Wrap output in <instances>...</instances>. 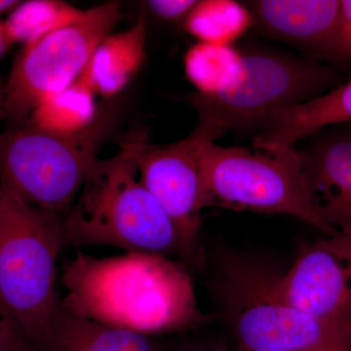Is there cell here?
I'll list each match as a JSON object with an SVG mask.
<instances>
[{
	"instance_id": "10",
	"label": "cell",
	"mask_w": 351,
	"mask_h": 351,
	"mask_svg": "<svg viewBox=\"0 0 351 351\" xmlns=\"http://www.w3.org/2000/svg\"><path fill=\"white\" fill-rule=\"evenodd\" d=\"M277 284L298 311L330 322L350 321L351 235L339 232L304 244Z\"/></svg>"
},
{
	"instance_id": "3",
	"label": "cell",
	"mask_w": 351,
	"mask_h": 351,
	"mask_svg": "<svg viewBox=\"0 0 351 351\" xmlns=\"http://www.w3.org/2000/svg\"><path fill=\"white\" fill-rule=\"evenodd\" d=\"M63 221V215L32 206L0 186V304L32 351L43 348L61 300Z\"/></svg>"
},
{
	"instance_id": "17",
	"label": "cell",
	"mask_w": 351,
	"mask_h": 351,
	"mask_svg": "<svg viewBox=\"0 0 351 351\" xmlns=\"http://www.w3.org/2000/svg\"><path fill=\"white\" fill-rule=\"evenodd\" d=\"M243 51L230 44L198 43L186 52L184 71L197 94L212 96L230 86L241 68Z\"/></svg>"
},
{
	"instance_id": "20",
	"label": "cell",
	"mask_w": 351,
	"mask_h": 351,
	"mask_svg": "<svg viewBox=\"0 0 351 351\" xmlns=\"http://www.w3.org/2000/svg\"><path fill=\"white\" fill-rule=\"evenodd\" d=\"M316 206L328 225L351 235V186L316 201Z\"/></svg>"
},
{
	"instance_id": "2",
	"label": "cell",
	"mask_w": 351,
	"mask_h": 351,
	"mask_svg": "<svg viewBox=\"0 0 351 351\" xmlns=\"http://www.w3.org/2000/svg\"><path fill=\"white\" fill-rule=\"evenodd\" d=\"M138 135L97 159L63 221L64 248L108 246L125 252L180 254L172 221L138 178Z\"/></svg>"
},
{
	"instance_id": "7",
	"label": "cell",
	"mask_w": 351,
	"mask_h": 351,
	"mask_svg": "<svg viewBox=\"0 0 351 351\" xmlns=\"http://www.w3.org/2000/svg\"><path fill=\"white\" fill-rule=\"evenodd\" d=\"M277 279L256 263L223 265L221 295L242 351H311L350 322L320 320L298 311L284 299Z\"/></svg>"
},
{
	"instance_id": "21",
	"label": "cell",
	"mask_w": 351,
	"mask_h": 351,
	"mask_svg": "<svg viewBox=\"0 0 351 351\" xmlns=\"http://www.w3.org/2000/svg\"><path fill=\"white\" fill-rule=\"evenodd\" d=\"M325 59L336 63L351 62V0H341L338 20Z\"/></svg>"
},
{
	"instance_id": "26",
	"label": "cell",
	"mask_w": 351,
	"mask_h": 351,
	"mask_svg": "<svg viewBox=\"0 0 351 351\" xmlns=\"http://www.w3.org/2000/svg\"><path fill=\"white\" fill-rule=\"evenodd\" d=\"M10 45L5 31V25L4 22L0 21V56L5 52L8 46Z\"/></svg>"
},
{
	"instance_id": "16",
	"label": "cell",
	"mask_w": 351,
	"mask_h": 351,
	"mask_svg": "<svg viewBox=\"0 0 351 351\" xmlns=\"http://www.w3.org/2000/svg\"><path fill=\"white\" fill-rule=\"evenodd\" d=\"M95 94L89 85L78 78L41 101L31 112L29 125L63 135L80 133L96 120Z\"/></svg>"
},
{
	"instance_id": "5",
	"label": "cell",
	"mask_w": 351,
	"mask_h": 351,
	"mask_svg": "<svg viewBox=\"0 0 351 351\" xmlns=\"http://www.w3.org/2000/svg\"><path fill=\"white\" fill-rule=\"evenodd\" d=\"M105 121L71 135L36 127L0 133V186L32 206L64 216L96 162Z\"/></svg>"
},
{
	"instance_id": "15",
	"label": "cell",
	"mask_w": 351,
	"mask_h": 351,
	"mask_svg": "<svg viewBox=\"0 0 351 351\" xmlns=\"http://www.w3.org/2000/svg\"><path fill=\"white\" fill-rule=\"evenodd\" d=\"M315 138L299 152L302 167L315 202L351 186V123Z\"/></svg>"
},
{
	"instance_id": "11",
	"label": "cell",
	"mask_w": 351,
	"mask_h": 351,
	"mask_svg": "<svg viewBox=\"0 0 351 351\" xmlns=\"http://www.w3.org/2000/svg\"><path fill=\"white\" fill-rule=\"evenodd\" d=\"M339 5L341 0H258L249 10L253 25L263 34L325 59Z\"/></svg>"
},
{
	"instance_id": "22",
	"label": "cell",
	"mask_w": 351,
	"mask_h": 351,
	"mask_svg": "<svg viewBox=\"0 0 351 351\" xmlns=\"http://www.w3.org/2000/svg\"><path fill=\"white\" fill-rule=\"evenodd\" d=\"M197 2L196 0H151L147 2V5L159 18L174 21L186 18Z\"/></svg>"
},
{
	"instance_id": "24",
	"label": "cell",
	"mask_w": 351,
	"mask_h": 351,
	"mask_svg": "<svg viewBox=\"0 0 351 351\" xmlns=\"http://www.w3.org/2000/svg\"><path fill=\"white\" fill-rule=\"evenodd\" d=\"M311 351H351V321L346 323L326 343Z\"/></svg>"
},
{
	"instance_id": "1",
	"label": "cell",
	"mask_w": 351,
	"mask_h": 351,
	"mask_svg": "<svg viewBox=\"0 0 351 351\" xmlns=\"http://www.w3.org/2000/svg\"><path fill=\"white\" fill-rule=\"evenodd\" d=\"M62 282L64 306L107 326L157 337L206 319L189 274L163 256L125 252L97 258L77 249L64 258Z\"/></svg>"
},
{
	"instance_id": "23",
	"label": "cell",
	"mask_w": 351,
	"mask_h": 351,
	"mask_svg": "<svg viewBox=\"0 0 351 351\" xmlns=\"http://www.w3.org/2000/svg\"><path fill=\"white\" fill-rule=\"evenodd\" d=\"M29 350L12 318L0 304V351Z\"/></svg>"
},
{
	"instance_id": "28",
	"label": "cell",
	"mask_w": 351,
	"mask_h": 351,
	"mask_svg": "<svg viewBox=\"0 0 351 351\" xmlns=\"http://www.w3.org/2000/svg\"><path fill=\"white\" fill-rule=\"evenodd\" d=\"M4 108V90L0 88V114L3 113Z\"/></svg>"
},
{
	"instance_id": "25",
	"label": "cell",
	"mask_w": 351,
	"mask_h": 351,
	"mask_svg": "<svg viewBox=\"0 0 351 351\" xmlns=\"http://www.w3.org/2000/svg\"><path fill=\"white\" fill-rule=\"evenodd\" d=\"M164 351H228L223 343H188L175 346V348H166Z\"/></svg>"
},
{
	"instance_id": "14",
	"label": "cell",
	"mask_w": 351,
	"mask_h": 351,
	"mask_svg": "<svg viewBox=\"0 0 351 351\" xmlns=\"http://www.w3.org/2000/svg\"><path fill=\"white\" fill-rule=\"evenodd\" d=\"M145 34L143 19L125 32L108 34L97 46L78 78L105 98L119 94L144 62Z\"/></svg>"
},
{
	"instance_id": "27",
	"label": "cell",
	"mask_w": 351,
	"mask_h": 351,
	"mask_svg": "<svg viewBox=\"0 0 351 351\" xmlns=\"http://www.w3.org/2000/svg\"><path fill=\"white\" fill-rule=\"evenodd\" d=\"M19 3V1H14V0H0V13L11 10Z\"/></svg>"
},
{
	"instance_id": "29",
	"label": "cell",
	"mask_w": 351,
	"mask_h": 351,
	"mask_svg": "<svg viewBox=\"0 0 351 351\" xmlns=\"http://www.w3.org/2000/svg\"><path fill=\"white\" fill-rule=\"evenodd\" d=\"M27 351H32V350H27Z\"/></svg>"
},
{
	"instance_id": "6",
	"label": "cell",
	"mask_w": 351,
	"mask_h": 351,
	"mask_svg": "<svg viewBox=\"0 0 351 351\" xmlns=\"http://www.w3.org/2000/svg\"><path fill=\"white\" fill-rule=\"evenodd\" d=\"M336 73L329 66L269 51L243 52L234 82L212 96L195 94L198 117L212 120L225 133L263 129L281 108L322 95Z\"/></svg>"
},
{
	"instance_id": "12",
	"label": "cell",
	"mask_w": 351,
	"mask_h": 351,
	"mask_svg": "<svg viewBox=\"0 0 351 351\" xmlns=\"http://www.w3.org/2000/svg\"><path fill=\"white\" fill-rule=\"evenodd\" d=\"M351 123V78L316 98L277 110L254 141L256 149L293 147L325 127Z\"/></svg>"
},
{
	"instance_id": "13",
	"label": "cell",
	"mask_w": 351,
	"mask_h": 351,
	"mask_svg": "<svg viewBox=\"0 0 351 351\" xmlns=\"http://www.w3.org/2000/svg\"><path fill=\"white\" fill-rule=\"evenodd\" d=\"M157 337L107 326L73 313L60 300L39 351H164Z\"/></svg>"
},
{
	"instance_id": "19",
	"label": "cell",
	"mask_w": 351,
	"mask_h": 351,
	"mask_svg": "<svg viewBox=\"0 0 351 351\" xmlns=\"http://www.w3.org/2000/svg\"><path fill=\"white\" fill-rule=\"evenodd\" d=\"M84 11L57 0H31L18 4L4 25L9 43H32L44 34L75 23Z\"/></svg>"
},
{
	"instance_id": "4",
	"label": "cell",
	"mask_w": 351,
	"mask_h": 351,
	"mask_svg": "<svg viewBox=\"0 0 351 351\" xmlns=\"http://www.w3.org/2000/svg\"><path fill=\"white\" fill-rule=\"evenodd\" d=\"M200 167L214 204L292 215L328 237L339 233L320 216L294 147L263 154L209 143L201 152Z\"/></svg>"
},
{
	"instance_id": "18",
	"label": "cell",
	"mask_w": 351,
	"mask_h": 351,
	"mask_svg": "<svg viewBox=\"0 0 351 351\" xmlns=\"http://www.w3.org/2000/svg\"><path fill=\"white\" fill-rule=\"evenodd\" d=\"M253 25L250 10L232 0L198 1L184 27L200 43L230 44Z\"/></svg>"
},
{
	"instance_id": "8",
	"label": "cell",
	"mask_w": 351,
	"mask_h": 351,
	"mask_svg": "<svg viewBox=\"0 0 351 351\" xmlns=\"http://www.w3.org/2000/svg\"><path fill=\"white\" fill-rule=\"evenodd\" d=\"M120 8L119 1L106 2L24 45L4 89L3 114L11 123L19 125L41 101L78 80L97 46L119 22Z\"/></svg>"
},
{
	"instance_id": "9",
	"label": "cell",
	"mask_w": 351,
	"mask_h": 351,
	"mask_svg": "<svg viewBox=\"0 0 351 351\" xmlns=\"http://www.w3.org/2000/svg\"><path fill=\"white\" fill-rule=\"evenodd\" d=\"M223 134L201 117L188 137L172 144H149L145 135L138 134V178L169 217L179 239V255L189 263L200 262L201 213L214 205L201 172V152Z\"/></svg>"
}]
</instances>
